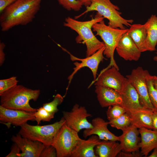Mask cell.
<instances>
[{"label": "cell", "mask_w": 157, "mask_h": 157, "mask_svg": "<svg viewBox=\"0 0 157 157\" xmlns=\"http://www.w3.org/2000/svg\"><path fill=\"white\" fill-rule=\"evenodd\" d=\"M63 114L66 124L78 133L82 129H90L93 127L92 123L87 119V118L91 115L88 113L84 106L75 104L70 111H63Z\"/></svg>", "instance_id": "cell-10"}, {"label": "cell", "mask_w": 157, "mask_h": 157, "mask_svg": "<svg viewBox=\"0 0 157 157\" xmlns=\"http://www.w3.org/2000/svg\"><path fill=\"white\" fill-rule=\"evenodd\" d=\"M18 81L16 76L0 80V95L17 85Z\"/></svg>", "instance_id": "cell-31"}, {"label": "cell", "mask_w": 157, "mask_h": 157, "mask_svg": "<svg viewBox=\"0 0 157 157\" xmlns=\"http://www.w3.org/2000/svg\"><path fill=\"white\" fill-rule=\"evenodd\" d=\"M153 112L144 109L127 111L126 113L130 116L131 124L139 129L144 128L153 129L152 115Z\"/></svg>", "instance_id": "cell-21"}, {"label": "cell", "mask_w": 157, "mask_h": 157, "mask_svg": "<svg viewBox=\"0 0 157 157\" xmlns=\"http://www.w3.org/2000/svg\"><path fill=\"white\" fill-rule=\"evenodd\" d=\"M104 18L97 13L94 18L88 21H79L69 17L65 19L64 26L75 31L78 35L76 38V43L85 44L86 57L92 55L105 46L103 42L99 40L94 35L92 30L94 24Z\"/></svg>", "instance_id": "cell-2"}, {"label": "cell", "mask_w": 157, "mask_h": 157, "mask_svg": "<svg viewBox=\"0 0 157 157\" xmlns=\"http://www.w3.org/2000/svg\"><path fill=\"white\" fill-rule=\"evenodd\" d=\"M115 49L119 56L126 60L137 61L142 53L127 32L122 36Z\"/></svg>", "instance_id": "cell-14"}, {"label": "cell", "mask_w": 157, "mask_h": 157, "mask_svg": "<svg viewBox=\"0 0 157 157\" xmlns=\"http://www.w3.org/2000/svg\"><path fill=\"white\" fill-rule=\"evenodd\" d=\"M145 24L147 31V51H154L157 44V16L152 15Z\"/></svg>", "instance_id": "cell-24"}, {"label": "cell", "mask_w": 157, "mask_h": 157, "mask_svg": "<svg viewBox=\"0 0 157 157\" xmlns=\"http://www.w3.org/2000/svg\"><path fill=\"white\" fill-rule=\"evenodd\" d=\"M153 121V130L157 131V112L154 110L152 115Z\"/></svg>", "instance_id": "cell-37"}, {"label": "cell", "mask_w": 157, "mask_h": 157, "mask_svg": "<svg viewBox=\"0 0 157 157\" xmlns=\"http://www.w3.org/2000/svg\"><path fill=\"white\" fill-rule=\"evenodd\" d=\"M149 157H157V147L154 149L152 153L149 156Z\"/></svg>", "instance_id": "cell-39"}, {"label": "cell", "mask_w": 157, "mask_h": 157, "mask_svg": "<svg viewBox=\"0 0 157 157\" xmlns=\"http://www.w3.org/2000/svg\"><path fill=\"white\" fill-rule=\"evenodd\" d=\"M153 82L155 88L157 90V76H153Z\"/></svg>", "instance_id": "cell-40"}, {"label": "cell", "mask_w": 157, "mask_h": 157, "mask_svg": "<svg viewBox=\"0 0 157 157\" xmlns=\"http://www.w3.org/2000/svg\"><path fill=\"white\" fill-rule=\"evenodd\" d=\"M66 122L63 117L53 124L43 125H32L26 123L22 126L19 132L22 137L40 142L45 145H52L56 134Z\"/></svg>", "instance_id": "cell-6"}, {"label": "cell", "mask_w": 157, "mask_h": 157, "mask_svg": "<svg viewBox=\"0 0 157 157\" xmlns=\"http://www.w3.org/2000/svg\"><path fill=\"white\" fill-rule=\"evenodd\" d=\"M153 76L148 72L147 76V82L149 98L155 110L157 112V90L153 82Z\"/></svg>", "instance_id": "cell-26"}, {"label": "cell", "mask_w": 157, "mask_h": 157, "mask_svg": "<svg viewBox=\"0 0 157 157\" xmlns=\"http://www.w3.org/2000/svg\"><path fill=\"white\" fill-rule=\"evenodd\" d=\"M58 3L68 11H79L83 5L77 0H56Z\"/></svg>", "instance_id": "cell-30"}, {"label": "cell", "mask_w": 157, "mask_h": 157, "mask_svg": "<svg viewBox=\"0 0 157 157\" xmlns=\"http://www.w3.org/2000/svg\"><path fill=\"white\" fill-rule=\"evenodd\" d=\"M39 90H33L17 85L0 95V105L11 109L35 112L37 109L30 105V100L36 101L39 96Z\"/></svg>", "instance_id": "cell-3"}, {"label": "cell", "mask_w": 157, "mask_h": 157, "mask_svg": "<svg viewBox=\"0 0 157 157\" xmlns=\"http://www.w3.org/2000/svg\"><path fill=\"white\" fill-rule=\"evenodd\" d=\"M108 122L112 127L122 131L131 125L130 116L126 112L116 118L109 120Z\"/></svg>", "instance_id": "cell-25"}, {"label": "cell", "mask_w": 157, "mask_h": 157, "mask_svg": "<svg viewBox=\"0 0 157 157\" xmlns=\"http://www.w3.org/2000/svg\"><path fill=\"white\" fill-rule=\"evenodd\" d=\"M79 15L75 17L76 19L92 11H95L99 15L109 21L108 25L114 28L124 29L130 27L133 22L132 19H124L121 16L119 8L112 3L110 0H91L90 5Z\"/></svg>", "instance_id": "cell-4"}, {"label": "cell", "mask_w": 157, "mask_h": 157, "mask_svg": "<svg viewBox=\"0 0 157 157\" xmlns=\"http://www.w3.org/2000/svg\"><path fill=\"white\" fill-rule=\"evenodd\" d=\"M127 78L114 66L103 70L96 79L94 85L112 88L120 94L126 85ZM93 82V83H94Z\"/></svg>", "instance_id": "cell-9"}, {"label": "cell", "mask_w": 157, "mask_h": 157, "mask_svg": "<svg viewBox=\"0 0 157 157\" xmlns=\"http://www.w3.org/2000/svg\"><path fill=\"white\" fill-rule=\"evenodd\" d=\"M80 138L78 133L65 122L58 130L52 144L56 150L57 157H70L76 142Z\"/></svg>", "instance_id": "cell-7"}, {"label": "cell", "mask_w": 157, "mask_h": 157, "mask_svg": "<svg viewBox=\"0 0 157 157\" xmlns=\"http://www.w3.org/2000/svg\"><path fill=\"white\" fill-rule=\"evenodd\" d=\"M11 140L22 151L20 157H40L45 146L39 141L23 137L18 133L15 135H13Z\"/></svg>", "instance_id": "cell-13"}, {"label": "cell", "mask_w": 157, "mask_h": 157, "mask_svg": "<svg viewBox=\"0 0 157 157\" xmlns=\"http://www.w3.org/2000/svg\"><path fill=\"white\" fill-rule=\"evenodd\" d=\"M5 47L4 43L2 42L0 43V64L1 65L5 60V54L4 50Z\"/></svg>", "instance_id": "cell-36"}, {"label": "cell", "mask_w": 157, "mask_h": 157, "mask_svg": "<svg viewBox=\"0 0 157 157\" xmlns=\"http://www.w3.org/2000/svg\"><path fill=\"white\" fill-rule=\"evenodd\" d=\"M141 140L139 147L142 156L147 157L149 154L157 147V131L146 128L139 129Z\"/></svg>", "instance_id": "cell-20"}, {"label": "cell", "mask_w": 157, "mask_h": 157, "mask_svg": "<svg viewBox=\"0 0 157 157\" xmlns=\"http://www.w3.org/2000/svg\"><path fill=\"white\" fill-rule=\"evenodd\" d=\"M63 100V97L58 94L52 101L43 104L42 107L48 112L55 114L58 110V106L62 103Z\"/></svg>", "instance_id": "cell-29"}, {"label": "cell", "mask_w": 157, "mask_h": 157, "mask_svg": "<svg viewBox=\"0 0 157 157\" xmlns=\"http://www.w3.org/2000/svg\"><path fill=\"white\" fill-rule=\"evenodd\" d=\"M20 149L15 143H14L11 148V150L9 153L6 157H20Z\"/></svg>", "instance_id": "cell-33"}, {"label": "cell", "mask_w": 157, "mask_h": 157, "mask_svg": "<svg viewBox=\"0 0 157 157\" xmlns=\"http://www.w3.org/2000/svg\"><path fill=\"white\" fill-rule=\"evenodd\" d=\"M156 53L157 54V51L156 52ZM153 59L154 60L157 61V56H155L154 57Z\"/></svg>", "instance_id": "cell-41"}, {"label": "cell", "mask_w": 157, "mask_h": 157, "mask_svg": "<svg viewBox=\"0 0 157 157\" xmlns=\"http://www.w3.org/2000/svg\"><path fill=\"white\" fill-rule=\"evenodd\" d=\"M116 141L104 140L96 146V155L99 157H115L122 151L120 144Z\"/></svg>", "instance_id": "cell-23"}, {"label": "cell", "mask_w": 157, "mask_h": 157, "mask_svg": "<svg viewBox=\"0 0 157 157\" xmlns=\"http://www.w3.org/2000/svg\"><path fill=\"white\" fill-rule=\"evenodd\" d=\"M122 131V133L119 136V140L122 148V151L126 152L138 151L141 140L139 136V129L131 124Z\"/></svg>", "instance_id": "cell-15"}, {"label": "cell", "mask_w": 157, "mask_h": 157, "mask_svg": "<svg viewBox=\"0 0 157 157\" xmlns=\"http://www.w3.org/2000/svg\"><path fill=\"white\" fill-rule=\"evenodd\" d=\"M148 72L142 67H139L133 69L130 74L126 76V78L138 92L143 108L153 112L155 110L149 98L147 82Z\"/></svg>", "instance_id": "cell-8"}, {"label": "cell", "mask_w": 157, "mask_h": 157, "mask_svg": "<svg viewBox=\"0 0 157 157\" xmlns=\"http://www.w3.org/2000/svg\"><path fill=\"white\" fill-rule=\"evenodd\" d=\"M81 2L83 5L86 7L89 6L91 3V0H77Z\"/></svg>", "instance_id": "cell-38"}, {"label": "cell", "mask_w": 157, "mask_h": 157, "mask_svg": "<svg viewBox=\"0 0 157 157\" xmlns=\"http://www.w3.org/2000/svg\"><path fill=\"white\" fill-rule=\"evenodd\" d=\"M108 107L106 114L109 121L116 118L126 112L125 109L119 104H115Z\"/></svg>", "instance_id": "cell-27"}, {"label": "cell", "mask_w": 157, "mask_h": 157, "mask_svg": "<svg viewBox=\"0 0 157 157\" xmlns=\"http://www.w3.org/2000/svg\"><path fill=\"white\" fill-rule=\"evenodd\" d=\"M93 127L85 129L83 132L84 138L92 135L97 136L100 140H119V136L115 135L108 128V122L105 121L103 118L97 117L94 118L91 123Z\"/></svg>", "instance_id": "cell-16"}, {"label": "cell", "mask_w": 157, "mask_h": 157, "mask_svg": "<svg viewBox=\"0 0 157 157\" xmlns=\"http://www.w3.org/2000/svg\"><path fill=\"white\" fill-rule=\"evenodd\" d=\"M121 94L122 98L121 105L125 109L126 112L145 109L141 104L136 90L127 79L125 88Z\"/></svg>", "instance_id": "cell-18"}, {"label": "cell", "mask_w": 157, "mask_h": 157, "mask_svg": "<svg viewBox=\"0 0 157 157\" xmlns=\"http://www.w3.org/2000/svg\"><path fill=\"white\" fill-rule=\"evenodd\" d=\"M95 92L101 106L103 108L115 104L121 105V94L116 90L104 86L95 85Z\"/></svg>", "instance_id": "cell-19"}, {"label": "cell", "mask_w": 157, "mask_h": 157, "mask_svg": "<svg viewBox=\"0 0 157 157\" xmlns=\"http://www.w3.org/2000/svg\"><path fill=\"white\" fill-rule=\"evenodd\" d=\"M42 0H17L0 13L1 31L6 32L32 22L39 11Z\"/></svg>", "instance_id": "cell-1"}, {"label": "cell", "mask_w": 157, "mask_h": 157, "mask_svg": "<svg viewBox=\"0 0 157 157\" xmlns=\"http://www.w3.org/2000/svg\"><path fill=\"white\" fill-rule=\"evenodd\" d=\"M55 114L49 112L44 108L42 106L37 109L34 113L35 121L38 125H39L41 121L50 122L53 118Z\"/></svg>", "instance_id": "cell-28"}, {"label": "cell", "mask_w": 157, "mask_h": 157, "mask_svg": "<svg viewBox=\"0 0 157 157\" xmlns=\"http://www.w3.org/2000/svg\"><path fill=\"white\" fill-rule=\"evenodd\" d=\"M56 150L52 145H45L42 151L40 157H56Z\"/></svg>", "instance_id": "cell-32"}, {"label": "cell", "mask_w": 157, "mask_h": 157, "mask_svg": "<svg viewBox=\"0 0 157 157\" xmlns=\"http://www.w3.org/2000/svg\"><path fill=\"white\" fill-rule=\"evenodd\" d=\"M105 49V46L101 48L92 55L84 58H80L75 56L65 49H63L67 52L70 56L71 60L72 61L78 60L81 63L76 62L74 63L75 67L74 68V71L69 76V84L73 76L77 72L82 68L87 67L92 71L94 80L96 78L97 69L99 64L102 61L104 58V51Z\"/></svg>", "instance_id": "cell-11"}, {"label": "cell", "mask_w": 157, "mask_h": 157, "mask_svg": "<svg viewBox=\"0 0 157 157\" xmlns=\"http://www.w3.org/2000/svg\"><path fill=\"white\" fill-rule=\"evenodd\" d=\"M98 137L92 135L88 139L80 138L76 142L72 152L71 157H98L94 148L101 141Z\"/></svg>", "instance_id": "cell-17"}, {"label": "cell", "mask_w": 157, "mask_h": 157, "mask_svg": "<svg viewBox=\"0 0 157 157\" xmlns=\"http://www.w3.org/2000/svg\"><path fill=\"white\" fill-rule=\"evenodd\" d=\"M119 157H140L142 156L139 151L134 152H126L121 151L117 155Z\"/></svg>", "instance_id": "cell-34"}, {"label": "cell", "mask_w": 157, "mask_h": 157, "mask_svg": "<svg viewBox=\"0 0 157 157\" xmlns=\"http://www.w3.org/2000/svg\"><path fill=\"white\" fill-rule=\"evenodd\" d=\"M17 0H0V13L9 5Z\"/></svg>", "instance_id": "cell-35"}, {"label": "cell", "mask_w": 157, "mask_h": 157, "mask_svg": "<svg viewBox=\"0 0 157 157\" xmlns=\"http://www.w3.org/2000/svg\"><path fill=\"white\" fill-rule=\"evenodd\" d=\"M92 28L103 41L105 46L104 54L110 59L109 65L105 69L114 66L119 70L114 59V51L120 39L128 31V28L122 29L112 28L106 25L104 20L94 24Z\"/></svg>", "instance_id": "cell-5"}, {"label": "cell", "mask_w": 157, "mask_h": 157, "mask_svg": "<svg viewBox=\"0 0 157 157\" xmlns=\"http://www.w3.org/2000/svg\"><path fill=\"white\" fill-rule=\"evenodd\" d=\"M127 33L142 52L147 51V31L145 24H131Z\"/></svg>", "instance_id": "cell-22"}, {"label": "cell", "mask_w": 157, "mask_h": 157, "mask_svg": "<svg viewBox=\"0 0 157 157\" xmlns=\"http://www.w3.org/2000/svg\"><path fill=\"white\" fill-rule=\"evenodd\" d=\"M35 113L8 109L0 105V122L8 127L11 124L21 127L28 121H35Z\"/></svg>", "instance_id": "cell-12"}]
</instances>
